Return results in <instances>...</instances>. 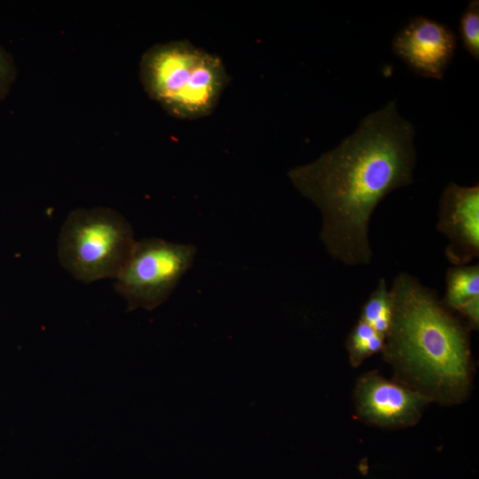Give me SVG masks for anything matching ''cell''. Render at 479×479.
Wrapping results in <instances>:
<instances>
[{
    "label": "cell",
    "mask_w": 479,
    "mask_h": 479,
    "mask_svg": "<svg viewBox=\"0 0 479 479\" xmlns=\"http://www.w3.org/2000/svg\"><path fill=\"white\" fill-rule=\"evenodd\" d=\"M389 292L392 321L385 354L436 392L459 396L468 382L464 328L434 289L408 273L398 274Z\"/></svg>",
    "instance_id": "obj_2"
},
{
    "label": "cell",
    "mask_w": 479,
    "mask_h": 479,
    "mask_svg": "<svg viewBox=\"0 0 479 479\" xmlns=\"http://www.w3.org/2000/svg\"><path fill=\"white\" fill-rule=\"evenodd\" d=\"M414 136L413 124L390 101L335 148L289 170L294 187L322 214L319 236L333 258L348 266L371 263V216L389 192L413 182Z\"/></svg>",
    "instance_id": "obj_1"
},
{
    "label": "cell",
    "mask_w": 479,
    "mask_h": 479,
    "mask_svg": "<svg viewBox=\"0 0 479 479\" xmlns=\"http://www.w3.org/2000/svg\"><path fill=\"white\" fill-rule=\"evenodd\" d=\"M17 68L12 55L0 44V100L4 99L15 82Z\"/></svg>",
    "instance_id": "obj_13"
},
{
    "label": "cell",
    "mask_w": 479,
    "mask_h": 479,
    "mask_svg": "<svg viewBox=\"0 0 479 479\" xmlns=\"http://www.w3.org/2000/svg\"><path fill=\"white\" fill-rule=\"evenodd\" d=\"M196 247L159 238L136 240L114 288L128 303V310H152L173 293L191 269Z\"/></svg>",
    "instance_id": "obj_5"
},
{
    "label": "cell",
    "mask_w": 479,
    "mask_h": 479,
    "mask_svg": "<svg viewBox=\"0 0 479 479\" xmlns=\"http://www.w3.org/2000/svg\"><path fill=\"white\" fill-rule=\"evenodd\" d=\"M459 33L464 48L475 59H479V2L472 0L459 20Z\"/></svg>",
    "instance_id": "obj_12"
},
{
    "label": "cell",
    "mask_w": 479,
    "mask_h": 479,
    "mask_svg": "<svg viewBox=\"0 0 479 479\" xmlns=\"http://www.w3.org/2000/svg\"><path fill=\"white\" fill-rule=\"evenodd\" d=\"M357 399L361 415L381 426L413 423L426 397L377 374H367L358 382Z\"/></svg>",
    "instance_id": "obj_8"
},
{
    "label": "cell",
    "mask_w": 479,
    "mask_h": 479,
    "mask_svg": "<svg viewBox=\"0 0 479 479\" xmlns=\"http://www.w3.org/2000/svg\"><path fill=\"white\" fill-rule=\"evenodd\" d=\"M467 320L473 329L478 328L479 324V296H476L457 310Z\"/></svg>",
    "instance_id": "obj_14"
},
{
    "label": "cell",
    "mask_w": 479,
    "mask_h": 479,
    "mask_svg": "<svg viewBox=\"0 0 479 479\" xmlns=\"http://www.w3.org/2000/svg\"><path fill=\"white\" fill-rule=\"evenodd\" d=\"M135 242L130 224L118 211L105 207L78 208L61 226L58 255L75 279L90 283L115 279Z\"/></svg>",
    "instance_id": "obj_4"
},
{
    "label": "cell",
    "mask_w": 479,
    "mask_h": 479,
    "mask_svg": "<svg viewBox=\"0 0 479 479\" xmlns=\"http://www.w3.org/2000/svg\"><path fill=\"white\" fill-rule=\"evenodd\" d=\"M360 320L384 338L388 335L392 321V301L385 279L379 280L377 287L362 306Z\"/></svg>",
    "instance_id": "obj_10"
},
{
    "label": "cell",
    "mask_w": 479,
    "mask_h": 479,
    "mask_svg": "<svg viewBox=\"0 0 479 479\" xmlns=\"http://www.w3.org/2000/svg\"><path fill=\"white\" fill-rule=\"evenodd\" d=\"M446 292L443 304L457 310L460 306L479 296V265H461L446 272Z\"/></svg>",
    "instance_id": "obj_9"
},
{
    "label": "cell",
    "mask_w": 479,
    "mask_h": 479,
    "mask_svg": "<svg viewBox=\"0 0 479 479\" xmlns=\"http://www.w3.org/2000/svg\"><path fill=\"white\" fill-rule=\"evenodd\" d=\"M385 338L366 323L359 320L347 340V349L353 366L384 347Z\"/></svg>",
    "instance_id": "obj_11"
},
{
    "label": "cell",
    "mask_w": 479,
    "mask_h": 479,
    "mask_svg": "<svg viewBox=\"0 0 479 479\" xmlns=\"http://www.w3.org/2000/svg\"><path fill=\"white\" fill-rule=\"evenodd\" d=\"M139 78L153 100L183 120L208 115L229 82L222 59L187 40L150 47L140 59Z\"/></svg>",
    "instance_id": "obj_3"
},
{
    "label": "cell",
    "mask_w": 479,
    "mask_h": 479,
    "mask_svg": "<svg viewBox=\"0 0 479 479\" xmlns=\"http://www.w3.org/2000/svg\"><path fill=\"white\" fill-rule=\"evenodd\" d=\"M437 230L450 243L446 258L454 265H466L479 255V185L462 186L453 182L444 188L439 201Z\"/></svg>",
    "instance_id": "obj_7"
},
{
    "label": "cell",
    "mask_w": 479,
    "mask_h": 479,
    "mask_svg": "<svg viewBox=\"0 0 479 479\" xmlns=\"http://www.w3.org/2000/svg\"><path fill=\"white\" fill-rule=\"evenodd\" d=\"M457 46L453 31L446 25L426 17L412 18L395 35L394 53L414 73L442 79Z\"/></svg>",
    "instance_id": "obj_6"
}]
</instances>
